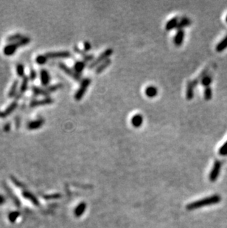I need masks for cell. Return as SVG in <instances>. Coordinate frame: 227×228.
I'll return each mask as SVG.
<instances>
[{"instance_id": "1", "label": "cell", "mask_w": 227, "mask_h": 228, "mask_svg": "<svg viewBox=\"0 0 227 228\" xmlns=\"http://www.w3.org/2000/svg\"><path fill=\"white\" fill-rule=\"evenodd\" d=\"M221 201V197L218 194L215 195L211 196L206 197V198L202 199V200L196 201L192 203H190L187 206V209L189 210H193L195 209H199V208H203L204 206H207V205H215V204H218Z\"/></svg>"}, {"instance_id": "2", "label": "cell", "mask_w": 227, "mask_h": 228, "mask_svg": "<svg viewBox=\"0 0 227 228\" xmlns=\"http://www.w3.org/2000/svg\"><path fill=\"white\" fill-rule=\"evenodd\" d=\"M113 52V50L111 49V48L106 50L104 52H103L96 59H94V60L91 62V64L88 66V69H92L94 68V67H97V66H99L100 64H102L103 62H104L105 61L107 60V59H109V57L112 55Z\"/></svg>"}, {"instance_id": "3", "label": "cell", "mask_w": 227, "mask_h": 228, "mask_svg": "<svg viewBox=\"0 0 227 228\" xmlns=\"http://www.w3.org/2000/svg\"><path fill=\"white\" fill-rule=\"evenodd\" d=\"M91 81L88 78H85V79H83V81H81L80 86H79V89L77 90L76 92H75V100L79 101L83 98L85 93H86V91H87L88 87L89 86V85L91 84Z\"/></svg>"}, {"instance_id": "4", "label": "cell", "mask_w": 227, "mask_h": 228, "mask_svg": "<svg viewBox=\"0 0 227 228\" xmlns=\"http://www.w3.org/2000/svg\"><path fill=\"white\" fill-rule=\"evenodd\" d=\"M58 67L62 71H64L67 75H68L69 76H70L71 78H72L74 80H75V81H80V80H81V75H80V74L77 73L75 70L70 68L69 67H67V65H66L64 63L59 62Z\"/></svg>"}, {"instance_id": "5", "label": "cell", "mask_w": 227, "mask_h": 228, "mask_svg": "<svg viewBox=\"0 0 227 228\" xmlns=\"http://www.w3.org/2000/svg\"><path fill=\"white\" fill-rule=\"evenodd\" d=\"M220 169H221V163L219 160H216L214 163L213 167L212 168L210 174V179L211 182H215L218 179L219 173H220Z\"/></svg>"}, {"instance_id": "6", "label": "cell", "mask_w": 227, "mask_h": 228, "mask_svg": "<svg viewBox=\"0 0 227 228\" xmlns=\"http://www.w3.org/2000/svg\"><path fill=\"white\" fill-rule=\"evenodd\" d=\"M49 58H66L72 56V53L69 51H58V52H50L45 54Z\"/></svg>"}, {"instance_id": "7", "label": "cell", "mask_w": 227, "mask_h": 228, "mask_svg": "<svg viewBox=\"0 0 227 228\" xmlns=\"http://www.w3.org/2000/svg\"><path fill=\"white\" fill-rule=\"evenodd\" d=\"M54 102V100L51 98L47 97L45 98L44 99H41V100H32L30 103V106L31 108H35V107L43 105H49V104H52Z\"/></svg>"}, {"instance_id": "8", "label": "cell", "mask_w": 227, "mask_h": 228, "mask_svg": "<svg viewBox=\"0 0 227 228\" xmlns=\"http://www.w3.org/2000/svg\"><path fill=\"white\" fill-rule=\"evenodd\" d=\"M29 80H30V78H29V77L27 76H25L23 78V80H22V84H21V86H20V89H19V92H18V94H16V98L17 99H19L22 98V96L24 94H25V92L27 90V89H28V84H29Z\"/></svg>"}, {"instance_id": "9", "label": "cell", "mask_w": 227, "mask_h": 228, "mask_svg": "<svg viewBox=\"0 0 227 228\" xmlns=\"http://www.w3.org/2000/svg\"><path fill=\"white\" fill-rule=\"evenodd\" d=\"M17 106H18L17 101H13V102H12L5 110L3 111V112H0V118H6V117H7L8 115H10V114H12L13 112L16 110V109L17 108Z\"/></svg>"}, {"instance_id": "10", "label": "cell", "mask_w": 227, "mask_h": 228, "mask_svg": "<svg viewBox=\"0 0 227 228\" xmlns=\"http://www.w3.org/2000/svg\"><path fill=\"white\" fill-rule=\"evenodd\" d=\"M44 120L43 118L37 119V120H32V121L29 122V123H27V128H28L29 130L38 129V128H41V126L44 125Z\"/></svg>"}, {"instance_id": "11", "label": "cell", "mask_w": 227, "mask_h": 228, "mask_svg": "<svg viewBox=\"0 0 227 228\" xmlns=\"http://www.w3.org/2000/svg\"><path fill=\"white\" fill-rule=\"evenodd\" d=\"M19 47V46L17 44V43H10V44H8L4 46L3 52H4V55L7 56H13Z\"/></svg>"}, {"instance_id": "12", "label": "cell", "mask_w": 227, "mask_h": 228, "mask_svg": "<svg viewBox=\"0 0 227 228\" xmlns=\"http://www.w3.org/2000/svg\"><path fill=\"white\" fill-rule=\"evenodd\" d=\"M40 77H41V82L42 86H47L50 82V75L47 70L45 69H41L40 71Z\"/></svg>"}, {"instance_id": "13", "label": "cell", "mask_w": 227, "mask_h": 228, "mask_svg": "<svg viewBox=\"0 0 227 228\" xmlns=\"http://www.w3.org/2000/svg\"><path fill=\"white\" fill-rule=\"evenodd\" d=\"M74 50H75V52H77V53L79 54V55L81 56V57L83 58V59L84 60L85 62L94 61V56L88 55V54L86 53L84 50H80V48L78 47L77 46H75V47H74Z\"/></svg>"}, {"instance_id": "14", "label": "cell", "mask_w": 227, "mask_h": 228, "mask_svg": "<svg viewBox=\"0 0 227 228\" xmlns=\"http://www.w3.org/2000/svg\"><path fill=\"white\" fill-rule=\"evenodd\" d=\"M31 90L35 96H46L47 98V96L49 94V92L46 90V89H43L38 86H33L31 87Z\"/></svg>"}, {"instance_id": "15", "label": "cell", "mask_w": 227, "mask_h": 228, "mask_svg": "<svg viewBox=\"0 0 227 228\" xmlns=\"http://www.w3.org/2000/svg\"><path fill=\"white\" fill-rule=\"evenodd\" d=\"M196 87L193 81H190L187 83L186 91V98L187 100H192L194 97V88Z\"/></svg>"}, {"instance_id": "16", "label": "cell", "mask_w": 227, "mask_h": 228, "mask_svg": "<svg viewBox=\"0 0 227 228\" xmlns=\"http://www.w3.org/2000/svg\"><path fill=\"white\" fill-rule=\"evenodd\" d=\"M184 38V32L183 30H178L173 39V42L176 46H181L182 44Z\"/></svg>"}, {"instance_id": "17", "label": "cell", "mask_w": 227, "mask_h": 228, "mask_svg": "<svg viewBox=\"0 0 227 228\" xmlns=\"http://www.w3.org/2000/svg\"><path fill=\"white\" fill-rule=\"evenodd\" d=\"M131 124L133 125V126L134 127L138 128L142 126L143 123V118L141 115L137 114V115H133V118H131Z\"/></svg>"}, {"instance_id": "18", "label": "cell", "mask_w": 227, "mask_h": 228, "mask_svg": "<svg viewBox=\"0 0 227 228\" xmlns=\"http://www.w3.org/2000/svg\"><path fill=\"white\" fill-rule=\"evenodd\" d=\"M86 209V204L85 202H81L80 203L76 208L75 209V215L77 217H80L83 214L84 211Z\"/></svg>"}, {"instance_id": "19", "label": "cell", "mask_w": 227, "mask_h": 228, "mask_svg": "<svg viewBox=\"0 0 227 228\" xmlns=\"http://www.w3.org/2000/svg\"><path fill=\"white\" fill-rule=\"evenodd\" d=\"M178 22H179V20H178V17H174V18L169 20L168 22H167L166 26H165V29H166V30H171L172 29L177 28Z\"/></svg>"}, {"instance_id": "20", "label": "cell", "mask_w": 227, "mask_h": 228, "mask_svg": "<svg viewBox=\"0 0 227 228\" xmlns=\"http://www.w3.org/2000/svg\"><path fill=\"white\" fill-rule=\"evenodd\" d=\"M86 62H81V61H78L75 63L74 65V70L77 73L80 74L83 72V70H84L85 67H86Z\"/></svg>"}, {"instance_id": "21", "label": "cell", "mask_w": 227, "mask_h": 228, "mask_svg": "<svg viewBox=\"0 0 227 228\" xmlns=\"http://www.w3.org/2000/svg\"><path fill=\"white\" fill-rule=\"evenodd\" d=\"M158 89L154 86H149L146 88L145 94L148 98H154L157 95Z\"/></svg>"}, {"instance_id": "22", "label": "cell", "mask_w": 227, "mask_h": 228, "mask_svg": "<svg viewBox=\"0 0 227 228\" xmlns=\"http://www.w3.org/2000/svg\"><path fill=\"white\" fill-rule=\"evenodd\" d=\"M111 63H112V61H111V59H109V58L107 59V60L105 61L104 62H103L102 64H100L99 66H97V67L96 70H95V73H97V74L101 73L104 70H106V69L107 68V67H109V65H110Z\"/></svg>"}, {"instance_id": "23", "label": "cell", "mask_w": 227, "mask_h": 228, "mask_svg": "<svg viewBox=\"0 0 227 228\" xmlns=\"http://www.w3.org/2000/svg\"><path fill=\"white\" fill-rule=\"evenodd\" d=\"M190 25H191L190 19L187 18V17H184V18L181 19V20L178 22V26H177L176 28L178 29V30H182L183 28H184L185 27H187Z\"/></svg>"}, {"instance_id": "24", "label": "cell", "mask_w": 227, "mask_h": 228, "mask_svg": "<svg viewBox=\"0 0 227 228\" xmlns=\"http://www.w3.org/2000/svg\"><path fill=\"white\" fill-rule=\"evenodd\" d=\"M23 194V196L25 197L26 200H30V202H33L34 205H39V202H38V200H37L36 197H35L33 194H31V193H30L29 191H25V192H23V194Z\"/></svg>"}, {"instance_id": "25", "label": "cell", "mask_w": 227, "mask_h": 228, "mask_svg": "<svg viewBox=\"0 0 227 228\" xmlns=\"http://www.w3.org/2000/svg\"><path fill=\"white\" fill-rule=\"evenodd\" d=\"M18 86H19V81L18 80H15L13 83L12 86H11L10 89L8 92V97L9 98H13L16 95V91Z\"/></svg>"}, {"instance_id": "26", "label": "cell", "mask_w": 227, "mask_h": 228, "mask_svg": "<svg viewBox=\"0 0 227 228\" xmlns=\"http://www.w3.org/2000/svg\"><path fill=\"white\" fill-rule=\"evenodd\" d=\"M23 37V35L20 34V33H16V34L11 35L10 36H9L8 38H7V41L10 44V43H16L18 41H20Z\"/></svg>"}, {"instance_id": "27", "label": "cell", "mask_w": 227, "mask_h": 228, "mask_svg": "<svg viewBox=\"0 0 227 228\" xmlns=\"http://www.w3.org/2000/svg\"><path fill=\"white\" fill-rule=\"evenodd\" d=\"M227 48V36L225 37L220 42H219L218 45L216 46L217 52H222Z\"/></svg>"}, {"instance_id": "28", "label": "cell", "mask_w": 227, "mask_h": 228, "mask_svg": "<svg viewBox=\"0 0 227 228\" xmlns=\"http://www.w3.org/2000/svg\"><path fill=\"white\" fill-rule=\"evenodd\" d=\"M212 78L210 75H206L204 78L201 79V83L205 87H208V86H210L211 83H212Z\"/></svg>"}, {"instance_id": "29", "label": "cell", "mask_w": 227, "mask_h": 228, "mask_svg": "<svg viewBox=\"0 0 227 228\" xmlns=\"http://www.w3.org/2000/svg\"><path fill=\"white\" fill-rule=\"evenodd\" d=\"M64 86V85L62 84V83H57V84H54V85H51V86H48V87H46V90H47L48 92H49V93L50 94L51 92H56L58 90H59V89H61V88Z\"/></svg>"}, {"instance_id": "30", "label": "cell", "mask_w": 227, "mask_h": 228, "mask_svg": "<svg viewBox=\"0 0 227 228\" xmlns=\"http://www.w3.org/2000/svg\"><path fill=\"white\" fill-rule=\"evenodd\" d=\"M20 216V213L19 211H12L9 213L8 219L10 222H15L16 219Z\"/></svg>"}, {"instance_id": "31", "label": "cell", "mask_w": 227, "mask_h": 228, "mask_svg": "<svg viewBox=\"0 0 227 228\" xmlns=\"http://www.w3.org/2000/svg\"><path fill=\"white\" fill-rule=\"evenodd\" d=\"M16 73L19 77L24 78L25 77V67L22 64H18L16 66Z\"/></svg>"}, {"instance_id": "32", "label": "cell", "mask_w": 227, "mask_h": 228, "mask_svg": "<svg viewBox=\"0 0 227 228\" xmlns=\"http://www.w3.org/2000/svg\"><path fill=\"white\" fill-rule=\"evenodd\" d=\"M48 60V58L46 57V55H39L36 57L35 58V62L37 64H40V65H43L45 63H46Z\"/></svg>"}, {"instance_id": "33", "label": "cell", "mask_w": 227, "mask_h": 228, "mask_svg": "<svg viewBox=\"0 0 227 228\" xmlns=\"http://www.w3.org/2000/svg\"><path fill=\"white\" fill-rule=\"evenodd\" d=\"M212 98V91L210 86L206 87L204 89V99L206 100H210Z\"/></svg>"}, {"instance_id": "34", "label": "cell", "mask_w": 227, "mask_h": 228, "mask_svg": "<svg viewBox=\"0 0 227 228\" xmlns=\"http://www.w3.org/2000/svg\"><path fill=\"white\" fill-rule=\"evenodd\" d=\"M31 41V39H30V38H29V37H25L24 36L23 38H22V39L20 40L19 41H18L17 44L19 45V46H25V45H27V44H29V43Z\"/></svg>"}, {"instance_id": "35", "label": "cell", "mask_w": 227, "mask_h": 228, "mask_svg": "<svg viewBox=\"0 0 227 228\" xmlns=\"http://www.w3.org/2000/svg\"><path fill=\"white\" fill-rule=\"evenodd\" d=\"M218 153L221 156H227V141L220 148Z\"/></svg>"}, {"instance_id": "36", "label": "cell", "mask_w": 227, "mask_h": 228, "mask_svg": "<svg viewBox=\"0 0 227 228\" xmlns=\"http://www.w3.org/2000/svg\"><path fill=\"white\" fill-rule=\"evenodd\" d=\"M36 77H37L36 71H35L34 69H30V76H29L30 80H31V81H34L35 78H36Z\"/></svg>"}, {"instance_id": "37", "label": "cell", "mask_w": 227, "mask_h": 228, "mask_svg": "<svg viewBox=\"0 0 227 228\" xmlns=\"http://www.w3.org/2000/svg\"><path fill=\"white\" fill-rule=\"evenodd\" d=\"M83 46H84V51L86 52L91 49V45L88 41H85L84 44H83Z\"/></svg>"}, {"instance_id": "38", "label": "cell", "mask_w": 227, "mask_h": 228, "mask_svg": "<svg viewBox=\"0 0 227 228\" xmlns=\"http://www.w3.org/2000/svg\"><path fill=\"white\" fill-rule=\"evenodd\" d=\"M10 127H11L10 123H7L4 126V131H6V132H8V131H10Z\"/></svg>"}, {"instance_id": "39", "label": "cell", "mask_w": 227, "mask_h": 228, "mask_svg": "<svg viewBox=\"0 0 227 228\" xmlns=\"http://www.w3.org/2000/svg\"><path fill=\"white\" fill-rule=\"evenodd\" d=\"M21 125V119L19 118H16V128H19Z\"/></svg>"}, {"instance_id": "40", "label": "cell", "mask_w": 227, "mask_h": 228, "mask_svg": "<svg viewBox=\"0 0 227 228\" xmlns=\"http://www.w3.org/2000/svg\"><path fill=\"white\" fill-rule=\"evenodd\" d=\"M4 202H5V200H4V197H3L2 196H0V205L4 204Z\"/></svg>"}, {"instance_id": "41", "label": "cell", "mask_w": 227, "mask_h": 228, "mask_svg": "<svg viewBox=\"0 0 227 228\" xmlns=\"http://www.w3.org/2000/svg\"><path fill=\"white\" fill-rule=\"evenodd\" d=\"M226 22H227V16H226Z\"/></svg>"}]
</instances>
